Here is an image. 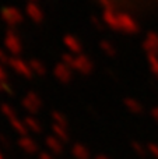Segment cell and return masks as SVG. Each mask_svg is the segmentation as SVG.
Instances as JSON below:
<instances>
[{"mask_svg": "<svg viewBox=\"0 0 158 159\" xmlns=\"http://www.w3.org/2000/svg\"><path fill=\"white\" fill-rule=\"evenodd\" d=\"M132 147H133V151L136 152L137 155H140L142 158H144L146 155H147V147H143L140 143H133L132 144Z\"/></svg>", "mask_w": 158, "mask_h": 159, "instance_id": "5b68a950", "label": "cell"}, {"mask_svg": "<svg viewBox=\"0 0 158 159\" xmlns=\"http://www.w3.org/2000/svg\"><path fill=\"white\" fill-rule=\"evenodd\" d=\"M38 159H55V158H53V155H50L49 152H39Z\"/></svg>", "mask_w": 158, "mask_h": 159, "instance_id": "52a82bcc", "label": "cell"}, {"mask_svg": "<svg viewBox=\"0 0 158 159\" xmlns=\"http://www.w3.org/2000/svg\"><path fill=\"white\" fill-rule=\"evenodd\" d=\"M94 159H111L109 157H106V155H97Z\"/></svg>", "mask_w": 158, "mask_h": 159, "instance_id": "ba28073f", "label": "cell"}, {"mask_svg": "<svg viewBox=\"0 0 158 159\" xmlns=\"http://www.w3.org/2000/svg\"><path fill=\"white\" fill-rule=\"evenodd\" d=\"M0 159H4V157H3V154L0 152Z\"/></svg>", "mask_w": 158, "mask_h": 159, "instance_id": "9c48e42d", "label": "cell"}, {"mask_svg": "<svg viewBox=\"0 0 158 159\" xmlns=\"http://www.w3.org/2000/svg\"><path fill=\"white\" fill-rule=\"evenodd\" d=\"M18 147L27 154H36L39 151V145L34 138L30 137H21L18 140Z\"/></svg>", "mask_w": 158, "mask_h": 159, "instance_id": "7a4b0ae2", "label": "cell"}, {"mask_svg": "<svg viewBox=\"0 0 158 159\" xmlns=\"http://www.w3.org/2000/svg\"><path fill=\"white\" fill-rule=\"evenodd\" d=\"M106 14L122 21H143L158 16V0H97Z\"/></svg>", "mask_w": 158, "mask_h": 159, "instance_id": "6da1fadb", "label": "cell"}, {"mask_svg": "<svg viewBox=\"0 0 158 159\" xmlns=\"http://www.w3.org/2000/svg\"><path fill=\"white\" fill-rule=\"evenodd\" d=\"M45 145L53 154L60 155L63 152V141H60L58 137H46L45 138Z\"/></svg>", "mask_w": 158, "mask_h": 159, "instance_id": "3957f363", "label": "cell"}, {"mask_svg": "<svg viewBox=\"0 0 158 159\" xmlns=\"http://www.w3.org/2000/svg\"><path fill=\"white\" fill-rule=\"evenodd\" d=\"M147 151L151 157H154L156 159H158V144H154V143H150L147 145Z\"/></svg>", "mask_w": 158, "mask_h": 159, "instance_id": "8992f818", "label": "cell"}, {"mask_svg": "<svg viewBox=\"0 0 158 159\" xmlns=\"http://www.w3.org/2000/svg\"><path fill=\"white\" fill-rule=\"evenodd\" d=\"M72 155L74 159H91V152L83 144H74L72 148Z\"/></svg>", "mask_w": 158, "mask_h": 159, "instance_id": "277c9868", "label": "cell"}]
</instances>
